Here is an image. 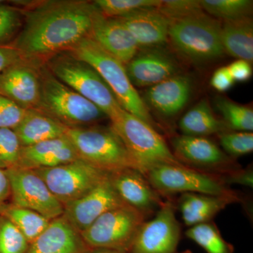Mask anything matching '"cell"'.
Instances as JSON below:
<instances>
[{
  "label": "cell",
  "mask_w": 253,
  "mask_h": 253,
  "mask_svg": "<svg viewBox=\"0 0 253 253\" xmlns=\"http://www.w3.org/2000/svg\"><path fill=\"white\" fill-rule=\"evenodd\" d=\"M93 7L84 0L38 1L25 10L22 29L10 46L23 59L44 63L89 36Z\"/></svg>",
  "instance_id": "1"
},
{
  "label": "cell",
  "mask_w": 253,
  "mask_h": 253,
  "mask_svg": "<svg viewBox=\"0 0 253 253\" xmlns=\"http://www.w3.org/2000/svg\"><path fill=\"white\" fill-rule=\"evenodd\" d=\"M66 51L86 61L99 73L123 109L157 130V123L155 122L144 99L131 84L126 65L105 51L89 36Z\"/></svg>",
  "instance_id": "2"
},
{
  "label": "cell",
  "mask_w": 253,
  "mask_h": 253,
  "mask_svg": "<svg viewBox=\"0 0 253 253\" xmlns=\"http://www.w3.org/2000/svg\"><path fill=\"white\" fill-rule=\"evenodd\" d=\"M41 91L36 110L68 128L98 125L108 118L99 107L41 67ZM109 119V118H108Z\"/></svg>",
  "instance_id": "3"
},
{
  "label": "cell",
  "mask_w": 253,
  "mask_h": 253,
  "mask_svg": "<svg viewBox=\"0 0 253 253\" xmlns=\"http://www.w3.org/2000/svg\"><path fill=\"white\" fill-rule=\"evenodd\" d=\"M221 23L204 13L172 20L168 42L182 57L195 64L215 61L224 56Z\"/></svg>",
  "instance_id": "4"
},
{
  "label": "cell",
  "mask_w": 253,
  "mask_h": 253,
  "mask_svg": "<svg viewBox=\"0 0 253 253\" xmlns=\"http://www.w3.org/2000/svg\"><path fill=\"white\" fill-rule=\"evenodd\" d=\"M44 65L50 73L113 119L123 110L99 73L91 65L67 51L49 58Z\"/></svg>",
  "instance_id": "5"
},
{
  "label": "cell",
  "mask_w": 253,
  "mask_h": 253,
  "mask_svg": "<svg viewBox=\"0 0 253 253\" xmlns=\"http://www.w3.org/2000/svg\"><path fill=\"white\" fill-rule=\"evenodd\" d=\"M110 121L142 174L158 165L185 166L178 161L159 132L140 118L123 109Z\"/></svg>",
  "instance_id": "6"
},
{
  "label": "cell",
  "mask_w": 253,
  "mask_h": 253,
  "mask_svg": "<svg viewBox=\"0 0 253 253\" xmlns=\"http://www.w3.org/2000/svg\"><path fill=\"white\" fill-rule=\"evenodd\" d=\"M78 157L105 172L126 168L138 170L130 154L112 126H94L68 128L66 134Z\"/></svg>",
  "instance_id": "7"
},
{
  "label": "cell",
  "mask_w": 253,
  "mask_h": 253,
  "mask_svg": "<svg viewBox=\"0 0 253 253\" xmlns=\"http://www.w3.org/2000/svg\"><path fill=\"white\" fill-rule=\"evenodd\" d=\"M146 217L135 208L123 205L105 212L81 234L89 247L129 253Z\"/></svg>",
  "instance_id": "8"
},
{
  "label": "cell",
  "mask_w": 253,
  "mask_h": 253,
  "mask_svg": "<svg viewBox=\"0 0 253 253\" xmlns=\"http://www.w3.org/2000/svg\"><path fill=\"white\" fill-rule=\"evenodd\" d=\"M151 186L160 196L197 193L212 196L237 195L228 188L220 176L174 165H158L144 173Z\"/></svg>",
  "instance_id": "9"
},
{
  "label": "cell",
  "mask_w": 253,
  "mask_h": 253,
  "mask_svg": "<svg viewBox=\"0 0 253 253\" xmlns=\"http://www.w3.org/2000/svg\"><path fill=\"white\" fill-rule=\"evenodd\" d=\"M33 170L44 181L63 206L84 196L109 174L81 158L56 167Z\"/></svg>",
  "instance_id": "10"
},
{
  "label": "cell",
  "mask_w": 253,
  "mask_h": 253,
  "mask_svg": "<svg viewBox=\"0 0 253 253\" xmlns=\"http://www.w3.org/2000/svg\"><path fill=\"white\" fill-rule=\"evenodd\" d=\"M6 172L11 186V204L35 211L49 220L62 216V204L34 170L14 168Z\"/></svg>",
  "instance_id": "11"
},
{
  "label": "cell",
  "mask_w": 253,
  "mask_h": 253,
  "mask_svg": "<svg viewBox=\"0 0 253 253\" xmlns=\"http://www.w3.org/2000/svg\"><path fill=\"white\" fill-rule=\"evenodd\" d=\"M172 201H163L154 219L144 221L129 253H176L181 226Z\"/></svg>",
  "instance_id": "12"
},
{
  "label": "cell",
  "mask_w": 253,
  "mask_h": 253,
  "mask_svg": "<svg viewBox=\"0 0 253 253\" xmlns=\"http://www.w3.org/2000/svg\"><path fill=\"white\" fill-rule=\"evenodd\" d=\"M172 144L173 154L186 167L218 176L239 169L232 158L207 137L181 134L173 138Z\"/></svg>",
  "instance_id": "13"
},
{
  "label": "cell",
  "mask_w": 253,
  "mask_h": 253,
  "mask_svg": "<svg viewBox=\"0 0 253 253\" xmlns=\"http://www.w3.org/2000/svg\"><path fill=\"white\" fill-rule=\"evenodd\" d=\"M125 204L109 179H106L84 196L65 205L62 216L80 233L105 212Z\"/></svg>",
  "instance_id": "14"
},
{
  "label": "cell",
  "mask_w": 253,
  "mask_h": 253,
  "mask_svg": "<svg viewBox=\"0 0 253 253\" xmlns=\"http://www.w3.org/2000/svg\"><path fill=\"white\" fill-rule=\"evenodd\" d=\"M42 64L23 59L5 70L0 75V95L23 109H36L41 98Z\"/></svg>",
  "instance_id": "15"
},
{
  "label": "cell",
  "mask_w": 253,
  "mask_h": 253,
  "mask_svg": "<svg viewBox=\"0 0 253 253\" xmlns=\"http://www.w3.org/2000/svg\"><path fill=\"white\" fill-rule=\"evenodd\" d=\"M89 36L124 65L127 64L139 50L126 26L118 18L104 16L94 5Z\"/></svg>",
  "instance_id": "16"
},
{
  "label": "cell",
  "mask_w": 253,
  "mask_h": 253,
  "mask_svg": "<svg viewBox=\"0 0 253 253\" xmlns=\"http://www.w3.org/2000/svg\"><path fill=\"white\" fill-rule=\"evenodd\" d=\"M126 68L134 87H150L179 74L175 59L162 47L139 50Z\"/></svg>",
  "instance_id": "17"
},
{
  "label": "cell",
  "mask_w": 253,
  "mask_h": 253,
  "mask_svg": "<svg viewBox=\"0 0 253 253\" xmlns=\"http://www.w3.org/2000/svg\"><path fill=\"white\" fill-rule=\"evenodd\" d=\"M113 188L123 202L142 212L146 217L158 211L163 201L144 174L132 168L109 173Z\"/></svg>",
  "instance_id": "18"
},
{
  "label": "cell",
  "mask_w": 253,
  "mask_h": 253,
  "mask_svg": "<svg viewBox=\"0 0 253 253\" xmlns=\"http://www.w3.org/2000/svg\"><path fill=\"white\" fill-rule=\"evenodd\" d=\"M192 81L189 76L177 74L148 88L144 101L165 118H172L185 107L191 97Z\"/></svg>",
  "instance_id": "19"
},
{
  "label": "cell",
  "mask_w": 253,
  "mask_h": 253,
  "mask_svg": "<svg viewBox=\"0 0 253 253\" xmlns=\"http://www.w3.org/2000/svg\"><path fill=\"white\" fill-rule=\"evenodd\" d=\"M118 19L134 37L139 49L162 47L168 42L171 20L156 7L138 10Z\"/></svg>",
  "instance_id": "20"
},
{
  "label": "cell",
  "mask_w": 253,
  "mask_h": 253,
  "mask_svg": "<svg viewBox=\"0 0 253 253\" xmlns=\"http://www.w3.org/2000/svg\"><path fill=\"white\" fill-rule=\"evenodd\" d=\"M89 248L81 233L61 216L50 221L26 253H85Z\"/></svg>",
  "instance_id": "21"
},
{
  "label": "cell",
  "mask_w": 253,
  "mask_h": 253,
  "mask_svg": "<svg viewBox=\"0 0 253 253\" xmlns=\"http://www.w3.org/2000/svg\"><path fill=\"white\" fill-rule=\"evenodd\" d=\"M78 158L74 146L66 135L21 148L16 168L37 169L56 167Z\"/></svg>",
  "instance_id": "22"
},
{
  "label": "cell",
  "mask_w": 253,
  "mask_h": 253,
  "mask_svg": "<svg viewBox=\"0 0 253 253\" xmlns=\"http://www.w3.org/2000/svg\"><path fill=\"white\" fill-rule=\"evenodd\" d=\"M241 202L239 195L212 196L197 193L181 194L178 202L181 217L187 226L211 221L229 205Z\"/></svg>",
  "instance_id": "23"
},
{
  "label": "cell",
  "mask_w": 253,
  "mask_h": 253,
  "mask_svg": "<svg viewBox=\"0 0 253 253\" xmlns=\"http://www.w3.org/2000/svg\"><path fill=\"white\" fill-rule=\"evenodd\" d=\"M68 128L36 109L26 111L14 131L22 147L66 136Z\"/></svg>",
  "instance_id": "24"
},
{
  "label": "cell",
  "mask_w": 253,
  "mask_h": 253,
  "mask_svg": "<svg viewBox=\"0 0 253 253\" xmlns=\"http://www.w3.org/2000/svg\"><path fill=\"white\" fill-rule=\"evenodd\" d=\"M221 39L224 51L237 59L252 62L253 23L251 17L221 23Z\"/></svg>",
  "instance_id": "25"
},
{
  "label": "cell",
  "mask_w": 253,
  "mask_h": 253,
  "mask_svg": "<svg viewBox=\"0 0 253 253\" xmlns=\"http://www.w3.org/2000/svg\"><path fill=\"white\" fill-rule=\"evenodd\" d=\"M179 127L183 135L206 136L231 131L214 114L207 99L199 101L181 118Z\"/></svg>",
  "instance_id": "26"
},
{
  "label": "cell",
  "mask_w": 253,
  "mask_h": 253,
  "mask_svg": "<svg viewBox=\"0 0 253 253\" xmlns=\"http://www.w3.org/2000/svg\"><path fill=\"white\" fill-rule=\"evenodd\" d=\"M0 216L12 222L22 232L29 244L45 230L51 221L39 213L11 203H5L0 206Z\"/></svg>",
  "instance_id": "27"
},
{
  "label": "cell",
  "mask_w": 253,
  "mask_h": 253,
  "mask_svg": "<svg viewBox=\"0 0 253 253\" xmlns=\"http://www.w3.org/2000/svg\"><path fill=\"white\" fill-rule=\"evenodd\" d=\"M186 236L208 253H234V246L224 239L212 221L191 226L186 231Z\"/></svg>",
  "instance_id": "28"
},
{
  "label": "cell",
  "mask_w": 253,
  "mask_h": 253,
  "mask_svg": "<svg viewBox=\"0 0 253 253\" xmlns=\"http://www.w3.org/2000/svg\"><path fill=\"white\" fill-rule=\"evenodd\" d=\"M200 3L209 16L224 21L251 17L253 12L251 0H200Z\"/></svg>",
  "instance_id": "29"
},
{
  "label": "cell",
  "mask_w": 253,
  "mask_h": 253,
  "mask_svg": "<svg viewBox=\"0 0 253 253\" xmlns=\"http://www.w3.org/2000/svg\"><path fill=\"white\" fill-rule=\"evenodd\" d=\"M215 106L231 131L252 132L253 111L251 108L224 97L217 98Z\"/></svg>",
  "instance_id": "30"
},
{
  "label": "cell",
  "mask_w": 253,
  "mask_h": 253,
  "mask_svg": "<svg viewBox=\"0 0 253 253\" xmlns=\"http://www.w3.org/2000/svg\"><path fill=\"white\" fill-rule=\"evenodd\" d=\"M24 11L10 4L0 1V46L12 44L23 28Z\"/></svg>",
  "instance_id": "31"
},
{
  "label": "cell",
  "mask_w": 253,
  "mask_h": 253,
  "mask_svg": "<svg viewBox=\"0 0 253 253\" xmlns=\"http://www.w3.org/2000/svg\"><path fill=\"white\" fill-rule=\"evenodd\" d=\"M160 0H96L94 6L104 16L120 18L146 8L157 7Z\"/></svg>",
  "instance_id": "32"
},
{
  "label": "cell",
  "mask_w": 253,
  "mask_h": 253,
  "mask_svg": "<svg viewBox=\"0 0 253 253\" xmlns=\"http://www.w3.org/2000/svg\"><path fill=\"white\" fill-rule=\"evenodd\" d=\"M29 245L12 222L0 216V253H26Z\"/></svg>",
  "instance_id": "33"
},
{
  "label": "cell",
  "mask_w": 253,
  "mask_h": 253,
  "mask_svg": "<svg viewBox=\"0 0 253 253\" xmlns=\"http://www.w3.org/2000/svg\"><path fill=\"white\" fill-rule=\"evenodd\" d=\"M221 147L231 156H241L253 151V134L250 131H229L218 134Z\"/></svg>",
  "instance_id": "34"
},
{
  "label": "cell",
  "mask_w": 253,
  "mask_h": 253,
  "mask_svg": "<svg viewBox=\"0 0 253 253\" xmlns=\"http://www.w3.org/2000/svg\"><path fill=\"white\" fill-rule=\"evenodd\" d=\"M21 148L14 129H0V169L16 168Z\"/></svg>",
  "instance_id": "35"
},
{
  "label": "cell",
  "mask_w": 253,
  "mask_h": 253,
  "mask_svg": "<svg viewBox=\"0 0 253 253\" xmlns=\"http://www.w3.org/2000/svg\"><path fill=\"white\" fill-rule=\"evenodd\" d=\"M156 9L171 21L203 12L199 0H160Z\"/></svg>",
  "instance_id": "36"
},
{
  "label": "cell",
  "mask_w": 253,
  "mask_h": 253,
  "mask_svg": "<svg viewBox=\"0 0 253 253\" xmlns=\"http://www.w3.org/2000/svg\"><path fill=\"white\" fill-rule=\"evenodd\" d=\"M26 111L0 95V129H14L22 121Z\"/></svg>",
  "instance_id": "37"
},
{
  "label": "cell",
  "mask_w": 253,
  "mask_h": 253,
  "mask_svg": "<svg viewBox=\"0 0 253 253\" xmlns=\"http://www.w3.org/2000/svg\"><path fill=\"white\" fill-rule=\"evenodd\" d=\"M224 184H239L253 188V172L252 169L249 168L247 169H236L235 170L219 176Z\"/></svg>",
  "instance_id": "38"
},
{
  "label": "cell",
  "mask_w": 253,
  "mask_h": 253,
  "mask_svg": "<svg viewBox=\"0 0 253 253\" xmlns=\"http://www.w3.org/2000/svg\"><path fill=\"white\" fill-rule=\"evenodd\" d=\"M235 82L231 77L230 72L226 67H221L216 70L211 78V84L215 90L224 92L229 90Z\"/></svg>",
  "instance_id": "39"
},
{
  "label": "cell",
  "mask_w": 253,
  "mask_h": 253,
  "mask_svg": "<svg viewBox=\"0 0 253 253\" xmlns=\"http://www.w3.org/2000/svg\"><path fill=\"white\" fill-rule=\"evenodd\" d=\"M234 82L244 83L249 81L252 76L251 63L244 60L238 59L227 66Z\"/></svg>",
  "instance_id": "40"
},
{
  "label": "cell",
  "mask_w": 253,
  "mask_h": 253,
  "mask_svg": "<svg viewBox=\"0 0 253 253\" xmlns=\"http://www.w3.org/2000/svg\"><path fill=\"white\" fill-rule=\"evenodd\" d=\"M23 59L21 53L12 46H0V75Z\"/></svg>",
  "instance_id": "41"
},
{
  "label": "cell",
  "mask_w": 253,
  "mask_h": 253,
  "mask_svg": "<svg viewBox=\"0 0 253 253\" xmlns=\"http://www.w3.org/2000/svg\"><path fill=\"white\" fill-rule=\"evenodd\" d=\"M11 197V186L6 170L0 169V206L6 203Z\"/></svg>",
  "instance_id": "42"
},
{
  "label": "cell",
  "mask_w": 253,
  "mask_h": 253,
  "mask_svg": "<svg viewBox=\"0 0 253 253\" xmlns=\"http://www.w3.org/2000/svg\"><path fill=\"white\" fill-rule=\"evenodd\" d=\"M85 253H121L113 250L102 249V248H89Z\"/></svg>",
  "instance_id": "43"
},
{
  "label": "cell",
  "mask_w": 253,
  "mask_h": 253,
  "mask_svg": "<svg viewBox=\"0 0 253 253\" xmlns=\"http://www.w3.org/2000/svg\"><path fill=\"white\" fill-rule=\"evenodd\" d=\"M193 253L192 252H191V251H190V250H186V251H183V252H181V253Z\"/></svg>",
  "instance_id": "44"
}]
</instances>
